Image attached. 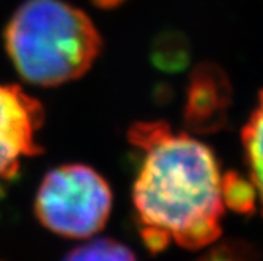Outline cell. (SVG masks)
<instances>
[{
  "instance_id": "cell-4",
  "label": "cell",
  "mask_w": 263,
  "mask_h": 261,
  "mask_svg": "<svg viewBox=\"0 0 263 261\" xmlns=\"http://www.w3.org/2000/svg\"><path fill=\"white\" fill-rule=\"evenodd\" d=\"M44 110L17 85L0 84V189L19 172L21 162L41 153L36 142Z\"/></svg>"
},
{
  "instance_id": "cell-2",
  "label": "cell",
  "mask_w": 263,
  "mask_h": 261,
  "mask_svg": "<svg viewBox=\"0 0 263 261\" xmlns=\"http://www.w3.org/2000/svg\"><path fill=\"white\" fill-rule=\"evenodd\" d=\"M5 47L24 81L57 87L84 76L103 41L82 10L62 0H26L5 29Z\"/></svg>"
},
{
  "instance_id": "cell-5",
  "label": "cell",
  "mask_w": 263,
  "mask_h": 261,
  "mask_svg": "<svg viewBox=\"0 0 263 261\" xmlns=\"http://www.w3.org/2000/svg\"><path fill=\"white\" fill-rule=\"evenodd\" d=\"M232 104V87L224 71L214 63H202L189 77L184 104V123L197 134L224 128Z\"/></svg>"
},
{
  "instance_id": "cell-7",
  "label": "cell",
  "mask_w": 263,
  "mask_h": 261,
  "mask_svg": "<svg viewBox=\"0 0 263 261\" xmlns=\"http://www.w3.org/2000/svg\"><path fill=\"white\" fill-rule=\"evenodd\" d=\"M63 261H137L129 247L112 238H98L88 241L69 253Z\"/></svg>"
},
{
  "instance_id": "cell-3",
  "label": "cell",
  "mask_w": 263,
  "mask_h": 261,
  "mask_svg": "<svg viewBox=\"0 0 263 261\" xmlns=\"http://www.w3.org/2000/svg\"><path fill=\"white\" fill-rule=\"evenodd\" d=\"M112 209L107 181L88 165L66 164L51 170L40 184L35 212L43 227L73 239L100 233Z\"/></svg>"
},
{
  "instance_id": "cell-6",
  "label": "cell",
  "mask_w": 263,
  "mask_h": 261,
  "mask_svg": "<svg viewBox=\"0 0 263 261\" xmlns=\"http://www.w3.org/2000/svg\"><path fill=\"white\" fill-rule=\"evenodd\" d=\"M241 142L249 169V179L263 212V90L258 93L257 106L243 128Z\"/></svg>"
},
{
  "instance_id": "cell-8",
  "label": "cell",
  "mask_w": 263,
  "mask_h": 261,
  "mask_svg": "<svg viewBox=\"0 0 263 261\" xmlns=\"http://www.w3.org/2000/svg\"><path fill=\"white\" fill-rule=\"evenodd\" d=\"M222 200L224 206L238 214H249L255 209L257 195L251 179L238 173L222 175Z\"/></svg>"
},
{
  "instance_id": "cell-9",
  "label": "cell",
  "mask_w": 263,
  "mask_h": 261,
  "mask_svg": "<svg viewBox=\"0 0 263 261\" xmlns=\"http://www.w3.org/2000/svg\"><path fill=\"white\" fill-rule=\"evenodd\" d=\"M197 261H257L254 250L241 243H226L211 246Z\"/></svg>"
},
{
  "instance_id": "cell-1",
  "label": "cell",
  "mask_w": 263,
  "mask_h": 261,
  "mask_svg": "<svg viewBox=\"0 0 263 261\" xmlns=\"http://www.w3.org/2000/svg\"><path fill=\"white\" fill-rule=\"evenodd\" d=\"M129 142L142 153L133 205L143 244L161 252L214 246L222 233V173L213 150L162 122L137 123Z\"/></svg>"
}]
</instances>
